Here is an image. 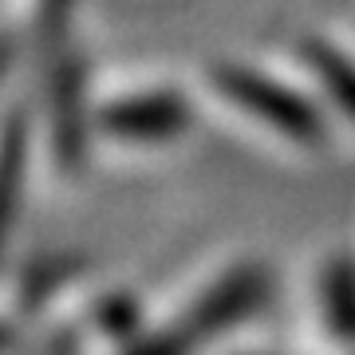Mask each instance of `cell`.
I'll return each instance as SVG.
<instances>
[{"label":"cell","instance_id":"ba28073f","mask_svg":"<svg viewBox=\"0 0 355 355\" xmlns=\"http://www.w3.org/2000/svg\"><path fill=\"white\" fill-rule=\"evenodd\" d=\"M99 324L111 331V336H119V340H130L135 328H139V308H135V300H127V296H107L99 304Z\"/></svg>","mask_w":355,"mask_h":355},{"label":"cell","instance_id":"5b68a950","mask_svg":"<svg viewBox=\"0 0 355 355\" xmlns=\"http://www.w3.org/2000/svg\"><path fill=\"white\" fill-rule=\"evenodd\" d=\"M24 170V135L20 127H8L0 139V249H4V233L12 221V205H16V182Z\"/></svg>","mask_w":355,"mask_h":355},{"label":"cell","instance_id":"3957f363","mask_svg":"<svg viewBox=\"0 0 355 355\" xmlns=\"http://www.w3.org/2000/svg\"><path fill=\"white\" fill-rule=\"evenodd\" d=\"M99 127L130 142H166L186 127V103L170 91L127 95V99H114L103 107Z\"/></svg>","mask_w":355,"mask_h":355},{"label":"cell","instance_id":"277c9868","mask_svg":"<svg viewBox=\"0 0 355 355\" xmlns=\"http://www.w3.org/2000/svg\"><path fill=\"white\" fill-rule=\"evenodd\" d=\"M324 316L343 343H355V261L336 257L324 268Z\"/></svg>","mask_w":355,"mask_h":355},{"label":"cell","instance_id":"7a4b0ae2","mask_svg":"<svg viewBox=\"0 0 355 355\" xmlns=\"http://www.w3.org/2000/svg\"><path fill=\"white\" fill-rule=\"evenodd\" d=\"M265 296H268L265 268H257V265L233 268V272H225L217 284H209L178 324L186 328V336H190L193 343H202L205 336H217V331L233 328L237 320L253 316L257 308L265 304Z\"/></svg>","mask_w":355,"mask_h":355},{"label":"cell","instance_id":"8992f818","mask_svg":"<svg viewBox=\"0 0 355 355\" xmlns=\"http://www.w3.org/2000/svg\"><path fill=\"white\" fill-rule=\"evenodd\" d=\"M312 64H316L320 79L331 87V95L340 99V107L355 119V64L324 44H312Z\"/></svg>","mask_w":355,"mask_h":355},{"label":"cell","instance_id":"52a82bcc","mask_svg":"<svg viewBox=\"0 0 355 355\" xmlns=\"http://www.w3.org/2000/svg\"><path fill=\"white\" fill-rule=\"evenodd\" d=\"M198 343L186 336L182 324H166V328L150 331V336H142V340H127V352L123 355H193Z\"/></svg>","mask_w":355,"mask_h":355},{"label":"cell","instance_id":"6da1fadb","mask_svg":"<svg viewBox=\"0 0 355 355\" xmlns=\"http://www.w3.org/2000/svg\"><path fill=\"white\" fill-rule=\"evenodd\" d=\"M214 79H217V91H221L229 103H237L241 111H253L261 123L277 127L284 139L320 142L324 127H320L316 111H312L300 95H292L288 87H280L272 79L257 76L249 67H233V64H217Z\"/></svg>","mask_w":355,"mask_h":355},{"label":"cell","instance_id":"9c48e42d","mask_svg":"<svg viewBox=\"0 0 355 355\" xmlns=\"http://www.w3.org/2000/svg\"><path fill=\"white\" fill-rule=\"evenodd\" d=\"M4 343H8V328H0V347H4Z\"/></svg>","mask_w":355,"mask_h":355}]
</instances>
